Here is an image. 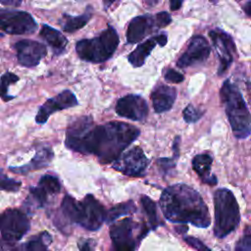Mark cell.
Listing matches in <instances>:
<instances>
[{
  "label": "cell",
  "instance_id": "1",
  "mask_svg": "<svg viewBox=\"0 0 251 251\" xmlns=\"http://www.w3.org/2000/svg\"><path fill=\"white\" fill-rule=\"evenodd\" d=\"M139 134L137 127L126 123L94 126L90 117H81L69 126L65 144L73 151L94 154L101 163L108 164L117 160Z\"/></svg>",
  "mask_w": 251,
  "mask_h": 251
},
{
  "label": "cell",
  "instance_id": "2",
  "mask_svg": "<svg viewBox=\"0 0 251 251\" xmlns=\"http://www.w3.org/2000/svg\"><path fill=\"white\" fill-rule=\"evenodd\" d=\"M160 207L165 218L173 223H189L198 227H207L211 223L209 210L200 194L183 183L164 189Z\"/></svg>",
  "mask_w": 251,
  "mask_h": 251
},
{
  "label": "cell",
  "instance_id": "3",
  "mask_svg": "<svg viewBox=\"0 0 251 251\" xmlns=\"http://www.w3.org/2000/svg\"><path fill=\"white\" fill-rule=\"evenodd\" d=\"M221 100L236 138H246L251 134V114L237 86L228 79L223 83L220 91Z\"/></svg>",
  "mask_w": 251,
  "mask_h": 251
},
{
  "label": "cell",
  "instance_id": "4",
  "mask_svg": "<svg viewBox=\"0 0 251 251\" xmlns=\"http://www.w3.org/2000/svg\"><path fill=\"white\" fill-rule=\"evenodd\" d=\"M215 206V235L226 237L233 231L239 222L240 213L233 193L227 188H220L214 194Z\"/></svg>",
  "mask_w": 251,
  "mask_h": 251
},
{
  "label": "cell",
  "instance_id": "5",
  "mask_svg": "<svg viewBox=\"0 0 251 251\" xmlns=\"http://www.w3.org/2000/svg\"><path fill=\"white\" fill-rule=\"evenodd\" d=\"M119 41V35L115 28L108 26L97 37L77 41L75 51L81 60L91 63H102L114 54Z\"/></svg>",
  "mask_w": 251,
  "mask_h": 251
},
{
  "label": "cell",
  "instance_id": "6",
  "mask_svg": "<svg viewBox=\"0 0 251 251\" xmlns=\"http://www.w3.org/2000/svg\"><path fill=\"white\" fill-rule=\"evenodd\" d=\"M30 227L26 215L19 209H7L0 214V232L8 242L19 241Z\"/></svg>",
  "mask_w": 251,
  "mask_h": 251
},
{
  "label": "cell",
  "instance_id": "7",
  "mask_svg": "<svg viewBox=\"0 0 251 251\" xmlns=\"http://www.w3.org/2000/svg\"><path fill=\"white\" fill-rule=\"evenodd\" d=\"M37 27L33 17L25 11L0 8V29L9 34H26Z\"/></svg>",
  "mask_w": 251,
  "mask_h": 251
},
{
  "label": "cell",
  "instance_id": "8",
  "mask_svg": "<svg viewBox=\"0 0 251 251\" xmlns=\"http://www.w3.org/2000/svg\"><path fill=\"white\" fill-rule=\"evenodd\" d=\"M137 227L131 218L123 219L114 223L110 227V237L112 240V251H135L137 240L134 237V229Z\"/></svg>",
  "mask_w": 251,
  "mask_h": 251
},
{
  "label": "cell",
  "instance_id": "9",
  "mask_svg": "<svg viewBox=\"0 0 251 251\" xmlns=\"http://www.w3.org/2000/svg\"><path fill=\"white\" fill-rule=\"evenodd\" d=\"M107 211L103 205L91 194H87L79 202L77 224L88 230H97L106 220Z\"/></svg>",
  "mask_w": 251,
  "mask_h": 251
},
{
  "label": "cell",
  "instance_id": "10",
  "mask_svg": "<svg viewBox=\"0 0 251 251\" xmlns=\"http://www.w3.org/2000/svg\"><path fill=\"white\" fill-rule=\"evenodd\" d=\"M149 164L142 149L138 146L131 148L129 151L121 154L114 161L113 168L128 176H142Z\"/></svg>",
  "mask_w": 251,
  "mask_h": 251
},
{
  "label": "cell",
  "instance_id": "11",
  "mask_svg": "<svg viewBox=\"0 0 251 251\" xmlns=\"http://www.w3.org/2000/svg\"><path fill=\"white\" fill-rule=\"evenodd\" d=\"M211 53V48L205 37L194 35L190 38L189 44L184 53L176 61L178 68H187L195 64L205 62Z\"/></svg>",
  "mask_w": 251,
  "mask_h": 251
},
{
  "label": "cell",
  "instance_id": "12",
  "mask_svg": "<svg viewBox=\"0 0 251 251\" xmlns=\"http://www.w3.org/2000/svg\"><path fill=\"white\" fill-rule=\"evenodd\" d=\"M78 104L75 95L71 90H64L55 97L47 99L44 104L40 106L35 116L37 124H45L49 117L57 111L75 107Z\"/></svg>",
  "mask_w": 251,
  "mask_h": 251
},
{
  "label": "cell",
  "instance_id": "13",
  "mask_svg": "<svg viewBox=\"0 0 251 251\" xmlns=\"http://www.w3.org/2000/svg\"><path fill=\"white\" fill-rule=\"evenodd\" d=\"M15 49L19 63L26 68H32L46 56V46L38 41L24 39L16 42Z\"/></svg>",
  "mask_w": 251,
  "mask_h": 251
},
{
  "label": "cell",
  "instance_id": "14",
  "mask_svg": "<svg viewBox=\"0 0 251 251\" xmlns=\"http://www.w3.org/2000/svg\"><path fill=\"white\" fill-rule=\"evenodd\" d=\"M116 113L132 121H143L148 115V106L141 96L128 94L118 100Z\"/></svg>",
  "mask_w": 251,
  "mask_h": 251
},
{
  "label": "cell",
  "instance_id": "15",
  "mask_svg": "<svg viewBox=\"0 0 251 251\" xmlns=\"http://www.w3.org/2000/svg\"><path fill=\"white\" fill-rule=\"evenodd\" d=\"M209 35L213 41L220 59L218 75H222L232 63V53L235 50V46L232 38L226 32L221 29L211 30Z\"/></svg>",
  "mask_w": 251,
  "mask_h": 251
},
{
  "label": "cell",
  "instance_id": "16",
  "mask_svg": "<svg viewBox=\"0 0 251 251\" xmlns=\"http://www.w3.org/2000/svg\"><path fill=\"white\" fill-rule=\"evenodd\" d=\"M176 97V88L166 84H160L156 86L151 93V100L155 112L163 113L169 111L174 105Z\"/></svg>",
  "mask_w": 251,
  "mask_h": 251
},
{
  "label": "cell",
  "instance_id": "17",
  "mask_svg": "<svg viewBox=\"0 0 251 251\" xmlns=\"http://www.w3.org/2000/svg\"><path fill=\"white\" fill-rule=\"evenodd\" d=\"M54 157L53 151L49 147H40L37 149L34 157L29 163L20 167H10V171L15 174H27L28 172L46 168L50 165Z\"/></svg>",
  "mask_w": 251,
  "mask_h": 251
},
{
  "label": "cell",
  "instance_id": "18",
  "mask_svg": "<svg viewBox=\"0 0 251 251\" xmlns=\"http://www.w3.org/2000/svg\"><path fill=\"white\" fill-rule=\"evenodd\" d=\"M152 26V21L148 16L133 18L127 26L126 40L129 43H136L143 39Z\"/></svg>",
  "mask_w": 251,
  "mask_h": 251
},
{
  "label": "cell",
  "instance_id": "19",
  "mask_svg": "<svg viewBox=\"0 0 251 251\" xmlns=\"http://www.w3.org/2000/svg\"><path fill=\"white\" fill-rule=\"evenodd\" d=\"M213 158L208 153L198 154L192 159L193 170L197 173L199 177L204 183L214 185L217 183V177L211 173Z\"/></svg>",
  "mask_w": 251,
  "mask_h": 251
},
{
  "label": "cell",
  "instance_id": "20",
  "mask_svg": "<svg viewBox=\"0 0 251 251\" xmlns=\"http://www.w3.org/2000/svg\"><path fill=\"white\" fill-rule=\"evenodd\" d=\"M39 35L48 43L56 55H60L65 52L68 40L59 30L47 25H42Z\"/></svg>",
  "mask_w": 251,
  "mask_h": 251
},
{
  "label": "cell",
  "instance_id": "21",
  "mask_svg": "<svg viewBox=\"0 0 251 251\" xmlns=\"http://www.w3.org/2000/svg\"><path fill=\"white\" fill-rule=\"evenodd\" d=\"M157 44L156 38L152 37L146 40L145 42L138 45L129 55L128 61L133 67H141L144 63L151 51L154 49L155 45Z\"/></svg>",
  "mask_w": 251,
  "mask_h": 251
},
{
  "label": "cell",
  "instance_id": "22",
  "mask_svg": "<svg viewBox=\"0 0 251 251\" xmlns=\"http://www.w3.org/2000/svg\"><path fill=\"white\" fill-rule=\"evenodd\" d=\"M91 7H87V10L80 16L73 17L70 15H63L61 21V27L64 31L74 32L83 27L91 18Z\"/></svg>",
  "mask_w": 251,
  "mask_h": 251
},
{
  "label": "cell",
  "instance_id": "23",
  "mask_svg": "<svg viewBox=\"0 0 251 251\" xmlns=\"http://www.w3.org/2000/svg\"><path fill=\"white\" fill-rule=\"evenodd\" d=\"M62 216L71 223H76L79 215V202L70 195H66L61 203Z\"/></svg>",
  "mask_w": 251,
  "mask_h": 251
},
{
  "label": "cell",
  "instance_id": "24",
  "mask_svg": "<svg viewBox=\"0 0 251 251\" xmlns=\"http://www.w3.org/2000/svg\"><path fill=\"white\" fill-rule=\"evenodd\" d=\"M135 211H136V208H135L134 203L131 200H129V201H126L125 203L118 204V205L112 207L109 211H107V215H106V220L105 221L108 224H112L119 217L124 216V215H131Z\"/></svg>",
  "mask_w": 251,
  "mask_h": 251
},
{
  "label": "cell",
  "instance_id": "25",
  "mask_svg": "<svg viewBox=\"0 0 251 251\" xmlns=\"http://www.w3.org/2000/svg\"><path fill=\"white\" fill-rule=\"evenodd\" d=\"M51 241V235L48 232L43 231L25 243V245H23V249L24 251H47V247Z\"/></svg>",
  "mask_w": 251,
  "mask_h": 251
},
{
  "label": "cell",
  "instance_id": "26",
  "mask_svg": "<svg viewBox=\"0 0 251 251\" xmlns=\"http://www.w3.org/2000/svg\"><path fill=\"white\" fill-rule=\"evenodd\" d=\"M48 199V194L38 185L37 186H32L29 188V194L25 200V205L29 208V207H36V208H41L45 206L47 203Z\"/></svg>",
  "mask_w": 251,
  "mask_h": 251
},
{
  "label": "cell",
  "instance_id": "27",
  "mask_svg": "<svg viewBox=\"0 0 251 251\" xmlns=\"http://www.w3.org/2000/svg\"><path fill=\"white\" fill-rule=\"evenodd\" d=\"M38 186L41 187L48 195L59 193L61 191V183L57 176L52 175H43L38 181Z\"/></svg>",
  "mask_w": 251,
  "mask_h": 251
},
{
  "label": "cell",
  "instance_id": "28",
  "mask_svg": "<svg viewBox=\"0 0 251 251\" xmlns=\"http://www.w3.org/2000/svg\"><path fill=\"white\" fill-rule=\"evenodd\" d=\"M141 204H142V207L147 215V218L149 220V223H150L152 228L155 229L160 225L158 215H157L156 204L151 200V198H149L148 196H145V195L141 196Z\"/></svg>",
  "mask_w": 251,
  "mask_h": 251
},
{
  "label": "cell",
  "instance_id": "29",
  "mask_svg": "<svg viewBox=\"0 0 251 251\" xmlns=\"http://www.w3.org/2000/svg\"><path fill=\"white\" fill-rule=\"evenodd\" d=\"M18 80H19V76L16 75L15 74L11 73V72H7V73H5L1 76V80H0V97L4 101H9V100L14 98V96H10L8 94V89H9V86L12 83L17 82Z\"/></svg>",
  "mask_w": 251,
  "mask_h": 251
},
{
  "label": "cell",
  "instance_id": "30",
  "mask_svg": "<svg viewBox=\"0 0 251 251\" xmlns=\"http://www.w3.org/2000/svg\"><path fill=\"white\" fill-rule=\"evenodd\" d=\"M21 182L8 177L6 175H4L2 172H0V191H10V192H16L20 189Z\"/></svg>",
  "mask_w": 251,
  "mask_h": 251
},
{
  "label": "cell",
  "instance_id": "31",
  "mask_svg": "<svg viewBox=\"0 0 251 251\" xmlns=\"http://www.w3.org/2000/svg\"><path fill=\"white\" fill-rule=\"evenodd\" d=\"M234 251H251V227L244 229L242 236L238 239Z\"/></svg>",
  "mask_w": 251,
  "mask_h": 251
},
{
  "label": "cell",
  "instance_id": "32",
  "mask_svg": "<svg viewBox=\"0 0 251 251\" xmlns=\"http://www.w3.org/2000/svg\"><path fill=\"white\" fill-rule=\"evenodd\" d=\"M203 113H204L203 111H200L196 109L193 105L189 104L183 110V119L188 124L196 123L203 116Z\"/></svg>",
  "mask_w": 251,
  "mask_h": 251
},
{
  "label": "cell",
  "instance_id": "33",
  "mask_svg": "<svg viewBox=\"0 0 251 251\" xmlns=\"http://www.w3.org/2000/svg\"><path fill=\"white\" fill-rule=\"evenodd\" d=\"M164 77L167 81L172 82V83H179L184 79L183 75H181L180 73L175 71L174 69H168L166 70L165 74H164Z\"/></svg>",
  "mask_w": 251,
  "mask_h": 251
},
{
  "label": "cell",
  "instance_id": "34",
  "mask_svg": "<svg viewBox=\"0 0 251 251\" xmlns=\"http://www.w3.org/2000/svg\"><path fill=\"white\" fill-rule=\"evenodd\" d=\"M183 239H184V241H185L188 245L192 246L193 248L197 249L198 251H211L203 242H201L199 239H197V238H195V237H192V236H185Z\"/></svg>",
  "mask_w": 251,
  "mask_h": 251
},
{
  "label": "cell",
  "instance_id": "35",
  "mask_svg": "<svg viewBox=\"0 0 251 251\" xmlns=\"http://www.w3.org/2000/svg\"><path fill=\"white\" fill-rule=\"evenodd\" d=\"M172 22L171 15L167 12H160L156 15V25L159 27H164Z\"/></svg>",
  "mask_w": 251,
  "mask_h": 251
},
{
  "label": "cell",
  "instance_id": "36",
  "mask_svg": "<svg viewBox=\"0 0 251 251\" xmlns=\"http://www.w3.org/2000/svg\"><path fill=\"white\" fill-rule=\"evenodd\" d=\"M77 245L79 251H94V241L92 239H80Z\"/></svg>",
  "mask_w": 251,
  "mask_h": 251
},
{
  "label": "cell",
  "instance_id": "37",
  "mask_svg": "<svg viewBox=\"0 0 251 251\" xmlns=\"http://www.w3.org/2000/svg\"><path fill=\"white\" fill-rule=\"evenodd\" d=\"M158 164L162 167L163 170H169L175 167L176 165V161H174L173 159H169V158H162L158 160Z\"/></svg>",
  "mask_w": 251,
  "mask_h": 251
},
{
  "label": "cell",
  "instance_id": "38",
  "mask_svg": "<svg viewBox=\"0 0 251 251\" xmlns=\"http://www.w3.org/2000/svg\"><path fill=\"white\" fill-rule=\"evenodd\" d=\"M0 251H20L12 242L2 240L0 243Z\"/></svg>",
  "mask_w": 251,
  "mask_h": 251
},
{
  "label": "cell",
  "instance_id": "39",
  "mask_svg": "<svg viewBox=\"0 0 251 251\" xmlns=\"http://www.w3.org/2000/svg\"><path fill=\"white\" fill-rule=\"evenodd\" d=\"M23 0H0V3L5 6H11V7H18L22 4Z\"/></svg>",
  "mask_w": 251,
  "mask_h": 251
},
{
  "label": "cell",
  "instance_id": "40",
  "mask_svg": "<svg viewBox=\"0 0 251 251\" xmlns=\"http://www.w3.org/2000/svg\"><path fill=\"white\" fill-rule=\"evenodd\" d=\"M182 0H170V7L172 11L178 10L181 7Z\"/></svg>",
  "mask_w": 251,
  "mask_h": 251
},
{
  "label": "cell",
  "instance_id": "41",
  "mask_svg": "<svg viewBox=\"0 0 251 251\" xmlns=\"http://www.w3.org/2000/svg\"><path fill=\"white\" fill-rule=\"evenodd\" d=\"M157 44L161 45V46H165L167 43V35L166 34H159L157 36H155Z\"/></svg>",
  "mask_w": 251,
  "mask_h": 251
},
{
  "label": "cell",
  "instance_id": "42",
  "mask_svg": "<svg viewBox=\"0 0 251 251\" xmlns=\"http://www.w3.org/2000/svg\"><path fill=\"white\" fill-rule=\"evenodd\" d=\"M244 11H245V13H246L248 16L251 17V0H248L247 3L245 4V6H244Z\"/></svg>",
  "mask_w": 251,
  "mask_h": 251
},
{
  "label": "cell",
  "instance_id": "43",
  "mask_svg": "<svg viewBox=\"0 0 251 251\" xmlns=\"http://www.w3.org/2000/svg\"><path fill=\"white\" fill-rule=\"evenodd\" d=\"M159 1L160 0H144V3L149 7H153L156 6L159 3Z\"/></svg>",
  "mask_w": 251,
  "mask_h": 251
},
{
  "label": "cell",
  "instance_id": "44",
  "mask_svg": "<svg viewBox=\"0 0 251 251\" xmlns=\"http://www.w3.org/2000/svg\"><path fill=\"white\" fill-rule=\"evenodd\" d=\"M115 1H116V0H103V2H104V6L107 8V7H109L110 5H112Z\"/></svg>",
  "mask_w": 251,
  "mask_h": 251
},
{
  "label": "cell",
  "instance_id": "45",
  "mask_svg": "<svg viewBox=\"0 0 251 251\" xmlns=\"http://www.w3.org/2000/svg\"><path fill=\"white\" fill-rule=\"evenodd\" d=\"M210 1H211L212 3H214V4H216V3H218V1H219V0H210Z\"/></svg>",
  "mask_w": 251,
  "mask_h": 251
},
{
  "label": "cell",
  "instance_id": "46",
  "mask_svg": "<svg viewBox=\"0 0 251 251\" xmlns=\"http://www.w3.org/2000/svg\"><path fill=\"white\" fill-rule=\"evenodd\" d=\"M2 36H3V34H1V33H0V37H2Z\"/></svg>",
  "mask_w": 251,
  "mask_h": 251
}]
</instances>
